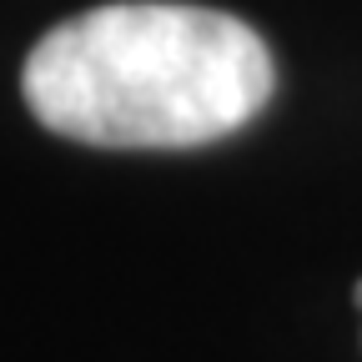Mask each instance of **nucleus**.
Returning <instances> with one entry per match:
<instances>
[{
    "label": "nucleus",
    "instance_id": "nucleus-2",
    "mask_svg": "<svg viewBox=\"0 0 362 362\" xmlns=\"http://www.w3.org/2000/svg\"><path fill=\"white\" fill-rule=\"evenodd\" d=\"M352 302H357V312H362V282H357V292H352Z\"/></svg>",
    "mask_w": 362,
    "mask_h": 362
},
{
    "label": "nucleus",
    "instance_id": "nucleus-1",
    "mask_svg": "<svg viewBox=\"0 0 362 362\" xmlns=\"http://www.w3.org/2000/svg\"><path fill=\"white\" fill-rule=\"evenodd\" d=\"M267 40L226 11L121 0L35 40L21 86L56 136L116 151L206 146L272 101Z\"/></svg>",
    "mask_w": 362,
    "mask_h": 362
}]
</instances>
